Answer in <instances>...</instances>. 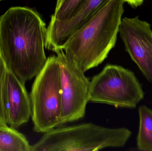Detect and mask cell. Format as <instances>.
Returning a JSON list of instances; mask_svg holds the SVG:
<instances>
[{"label":"cell","mask_w":152,"mask_h":151,"mask_svg":"<svg viewBox=\"0 0 152 151\" xmlns=\"http://www.w3.org/2000/svg\"><path fill=\"white\" fill-rule=\"evenodd\" d=\"M46 32L41 16L28 7H11L0 17V55L24 84L36 77L46 63Z\"/></svg>","instance_id":"cell-1"},{"label":"cell","mask_w":152,"mask_h":151,"mask_svg":"<svg viewBox=\"0 0 152 151\" xmlns=\"http://www.w3.org/2000/svg\"><path fill=\"white\" fill-rule=\"evenodd\" d=\"M124 3L110 0L63 46L68 58L84 72L102 64L115 46Z\"/></svg>","instance_id":"cell-2"},{"label":"cell","mask_w":152,"mask_h":151,"mask_svg":"<svg viewBox=\"0 0 152 151\" xmlns=\"http://www.w3.org/2000/svg\"><path fill=\"white\" fill-rule=\"evenodd\" d=\"M132 135L125 128L111 129L93 123L58 127L45 133L31 151H92L125 146Z\"/></svg>","instance_id":"cell-3"},{"label":"cell","mask_w":152,"mask_h":151,"mask_svg":"<svg viewBox=\"0 0 152 151\" xmlns=\"http://www.w3.org/2000/svg\"><path fill=\"white\" fill-rule=\"evenodd\" d=\"M34 130L45 133L61 126L62 88L58 56H50L36 76L30 95Z\"/></svg>","instance_id":"cell-4"},{"label":"cell","mask_w":152,"mask_h":151,"mask_svg":"<svg viewBox=\"0 0 152 151\" xmlns=\"http://www.w3.org/2000/svg\"><path fill=\"white\" fill-rule=\"evenodd\" d=\"M144 97L134 73L120 66L107 65L90 81L88 102L134 109Z\"/></svg>","instance_id":"cell-5"},{"label":"cell","mask_w":152,"mask_h":151,"mask_svg":"<svg viewBox=\"0 0 152 151\" xmlns=\"http://www.w3.org/2000/svg\"><path fill=\"white\" fill-rule=\"evenodd\" d=\"M60 66L62 88L61 126L84 118L88 102L90 81L71 62L64 51L56 52Z\"/></svg>","instance_id":"cell-6"},{"label":"cell","mask_w":152,"mask_h":151,"mask_svg":"<svg viewBox=\"0 0 152 151\" xmlns=\"http://www.w3.org/2000/svg\"><path fill=\"white\" fill-rule=\"evenodd\" d=\"M119 33L126 51L152 84V31L149 23L134 18L121 20Z\"/></svg>","instance_id":"cell-7"},{"label":"cell","mask_w":152,"mask_h":151,"mask_svg":"<svg viewBox=\"0 0 152 151\" xmlns=\"http://www.w3.org/2000/svg\"><path fill=\"white\" fill-rule=\"evenodd\" d=\"M110 0H86L78 11L68 20L50 22L46 32L45 48L56 52L70 36L86 24Z\"/></svg>","instance_id":"cell-8"},{"label":"cell","mask_w":152,"mask_h":151,"mask_svg":"<svg viewBox=\"0 0 152 151\" xmlns=\"http://www.w3.org/2000/svg\"><path fill=\"white\" fill-rule=\"evenodd\" d=\"M7 124L16 129L29 120L32 116V105L25 84L9 69L7 73Z\"/></svg>","instance_id":"cell-9"},{"label":"cell","mask_w":152,"mask_h":151,"mask_svg":"<svg viewBox=\"0 0 152 151\" xmlns=\"http://www.w3.org/2000/svg\"><path fill=\"white\" fill-rule=\"evenodd\" d=\"M26 137L7 124L0 123V151H31Z\"/></svg>","instance_id":"cell-10"},{"label":"cell","mask_w":152,"mask_h":151,"mask_svg":"<svg viewBox=\"0 0 152 151\" xmlns=\"http://www.w3.org/2000/svg\"><path fill=\"white\" fill-rule=\"evenodd\" d=\"M139 127L137 139L138 150L152 151V110L146 105L138 109Z\"/></svg>","instance_id":"cell-11"},{"label":"cell","mask_w":152,"mask_h":151,"mask_svg":"<svg viewBox=\"0 0 152 151\" xmlns=\"http://www.w3.org/2000/svg\"><path fill=\"white\" fill-rule=\"evenodd\" d=\"M86 0H57L50 22L66 21L73 17Z\"/></svg>","instance_id":"cell-12"},{"label":"cell","mask_w":152,"mask_h":151,"mask_svg":"<svg viewBox=\"0 0 152 151\" xmlns=\"http://www.w3.org/2000/svg\"><path fill=\"white\" fill-rule=\"evenodd\" d=\"M8 68L0 55V123L7 124V73Z\"/></svg>","instance_id":"cell-13"},{"label":"cell","mask_w":152,"mask_h":151,"mask_svg":"<svg viewBox=\"0 0 152 151\" xmlns=\"http://www.w3.org/2000/svg\"><path fill=\"white\" fill-rule=\"evenodd\" d=\"M134 8H136L142 4L144 0H123Z\"/></svg>","instance_id":"cell-14"},{"label":"cell","mask_w":152,"mask_h":151,"mask_svg":"<svg viewBox=\"0 0 152 151\" xmlns=\"http://www.w3.org/2000/svg\"><path fill=\"white\" fill-rule=\"evenodd\" d=\"M2 1V0H0V1Z\"/></svg>","instance_id":"cell-15"}]
</instances>
